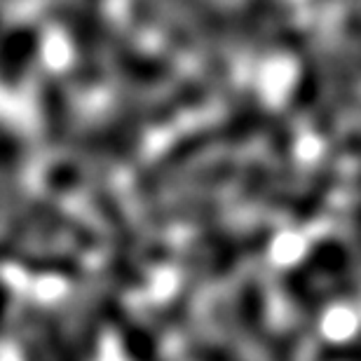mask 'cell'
Masks as SVG:
<instances>
[{
  "label": "cell",
  "mask_w": 361,
  "mask_h": 361,
  "mask_svg": "<svg viewBox=\"0 0 361 361\" xmlns=\"http://www.w3.org/2000/svg\"><path fill=\"white\" fill-rule=\"evenodd\" d=\"M209 146V134L200 132V134H190L185 139H180L174 148L169 150L167 155L162 157L160 162L155 164L153 169H148L146 174L139 178V190L143 195H148L150 190H155L157 185H162L176 169H180L188 160H192L195 155H200L202 150Z\"/></svg>",
  "instance_id": "1"
},
{
  "label": "cell",
  "mask_w": 361,
  "mask_h": 361,
  "mask_svg": "<svg viewBox=\"0 0 361 361\" xmlns=\"http://www.w3.org/2000/svg\"><path fill=\"white\" fill-rule=\"evenodd\" d=\"M310 265H314V270L329 274V277H334L336 281H343V286L352 288L348 254H345V249L341 247V242H334V240L319 242L312 249V254H310Z\"/></svg>",
  "instance_id": "2"
},
{
  "label": "cell",
  "mask_w": 361,
  "mask_h": 361,
  "mask_svg": "<svg viewBox=\"0 0 361 361\" xmlns=\"http://www.w3.org/2000/svg\"><path fill=\"white\" fill-rule=\"evenodd\" d=\"M240 322L251 338L261 341L265 334V298L254 279L247 281L240 291Z\"/></svg>",
  "instance_id": "3"
},
{
  "label": "cell",
  "mask_w": 361,
  "mask_h": 361,
  "mask_svg": "<svg viewBox=\"0 0 361 361\" xmlns=\"http://www.w3.org/2000/svg\"><path fill=\"white\" fill-rule=\"evenodd\" d=\"M334 183H336V174L331 169L317 171V176L310 180L305 195H302V197H298V202H295L293 219L300 221V223H305V221L312 219V216L319 212V207L324 204V202H326V197H329V192H331V188H334Z\"/></svg>",
  "instance_id": "4"
},
{
  "label": "cell",
  "mask_w": 361,
  "mask_h": 361,
  "mask_svg": "<svg viewBox=\"0 0 361 361\" xmlns=\"http://www.w3.org/2000/svg\"><path fill=\"white\" fill-rule=\"evenodd\" d=\"M120 338H122V348H125L127 357L132 361H162L157 355V348L153 343V338L148 336V331L139 326L136 322H120Z\"/></svg>",
  "instance_id": "5"
},
{
  "label": "cell",
  "mask_w": 361,
  "mask_h": 361,
  "mask_svg": "<svg viewBox=\"0 0 361 361\" xmlns=\"http://www.w3.org/2000/svg\"><path fill=\"white\" fill-rule=\"evenodd\" d=\"M284 288L307 317H317L322 312V298H319V293H317V288L312 286V279L307 277L305 270L288 272L284 277Z\"/></svg>",
  "instance_id": "6"
},
{
  "label": "cell",
  "mask_w": 361,
  "mask_h": 361,
  "mask_svg": "<svg viewBox=\"0 0 361 361\" xmlns=\"http://www.w3.org/2000/svg\"><path fill=\"white\" fill-rule=\"evenodd\" d=\"M45 127L49 134V141H61L66 132V108H63V97L59 90L49 87L45 92Z\"/></svg>",
  "instance_id": "7"
},
{
  "label": "cell",
  "mask_w": 361,
  "mask_h": 361,
  "mask_svg": "<svg viewBox=\"0 0 361 361\" xmlns=\"http://www.w3.org/2000/svg\"><path fill=\"white\" fill-rule=\"evenodd\" d=\"M21 261H24V265L28 270H35V272H56V274H66V277H75V274H80L78 263L68 256H54V254L24 256Z\"/></svg>",
  "instance_id": "8"
},
{
  "label": "cell",
  "mask_w": 361,
  "mask_h": 361,
  "mask_svg": "<svg viewBox=\"0 0 361 361\" xmlns=\"http://www.w3.org/2000/svg\"><path fill=\"white\" fill-rule=\"evenodd\" d=\"M190 359L192 361H240L233 352L226 348H219L214 343H192L190 345Z\"/></svg>",
  "instance_id": "9"
},
{
  "label": "cell",
  "mask_w": 361,
  "mask_h": 361,
  "mask_svg": "<svg viewBox=\"0 0 361 361\" xmlns=\"http://www.w3.org/2000/svg\"><path fill=\"white\" fill-rule=\"evenodd\" d=\"M265 183H268V169L261 167V164H251L249 171H247V178H244V185H242V195L247 200L256 197V195L263 192Z\"/></svg>",
  "instance_id": "10"
}]
</instances>
